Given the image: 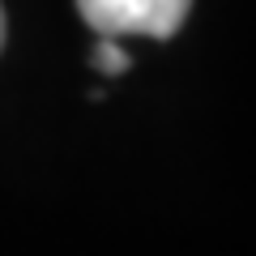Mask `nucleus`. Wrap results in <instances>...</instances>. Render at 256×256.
Wrapping results in <instances>:
<instances>
[{
  "label": "nucleus",
  "mask_w": 256,
  "mask_h": 256,
  "mask_svg": "<svg viewBox=\"0 0 256 256\" xmlns=\"http://www.w3.org/2000/svg\"><path fill=\"white\" fill-rule=\"evenodd\" d=\"M77 9H82L86 26H94L102 38H171L184 26L192 0H77Z\"/></svg>",
  "instance_id": "1"
},
{
  "label": "nucleus",
  "mask_w": 256,
  "mask_h": 256,
  "mask_svg": "<svg viewBox=\"0 0 256 256\" xmlns=\"http://www.w3.org/2000/svg\"><path fill=\"white\" fill-rule=\"evenodd\" d=\"M94 68L107 73V77H120V73L128 68V52L116 43V38H102V43L94 47Z\"/></svg>",
  "instance_id": "2"
},
{
  "label": "nucleus",
  "mask_w": 256,
  "mask_h": 256,
  "mask_svg": "<svg viewBox=\"0 0 256 256\" xmlns=\"http://www.w3.org/2000/svg\"><path fill=\"white\" fill-rule=\"evenodd\" d=\"M0 43H4V9H0Z\"/></svg>",
  "instance_id": "3"
}]
</instances>
